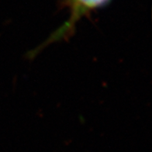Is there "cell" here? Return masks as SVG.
Returning a JSON list of instances; mask_svg holds the SVG:
<instances>
[{"mask_svg":"<svg viewBox=\"0 0 152 152\" xmlns=\"http://www.w3.org/2000/svg\"><path fill=\"white\" fill-rule=\"evenodd\" d=\"M111 1L112 0H62L61 6L66 7L69 12L68 19L41 46L33 50L30 54L34 57L40 52V49H43L48 44L70 37L75 30L77 23L82 18L89 16L96 10L107 6Z\"/></svg>","mask_w":152,"mask_h":152,"instance_id":"obj_1","label":"cell"}]
</instances>
